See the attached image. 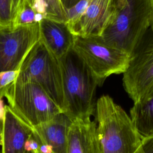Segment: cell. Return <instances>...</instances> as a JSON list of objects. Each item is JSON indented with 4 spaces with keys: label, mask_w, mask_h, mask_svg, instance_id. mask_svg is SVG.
<instances>
[{
    "label": "cell",
    "mask_w": 153,
    "mask_h": 153,
    "mask_svg": "<svg viewBox=\"0 0 153 153\" xmlns=\"http://www.w3.org/2000/svg\"><path fill=\"white\" fill-rule=\"evenodd\" d=\"M5 97L13 112L33 128L53 120L62 110L36 82L16 79Z\"/></svg>",
    "instance_id": "5b68a950"
},
{
    "label": "cell",
    "mask_w": 153,
    "mask_h": 153,
    "mask_svg": "<svg viewBox=\"0 0 153 153\" xmlns=\"http://www.w3.org/2000/svg\"><path fill=\"white\" fill-rule=\"evenodd\" d=\"M142 153H153V135L143 137Z\"/></svg>",
    "instance_id": "d6986e66"
},
{
    "label": "cell",
    "mask_w": 153,
    "mask_h": 153,
    "mask_svg": "<svg viewBox=\"0 0 153 153\" xmlns=\"http://www.w3.org/2000/svg\"><path fill=\"white\" fill-rule=\"evenodd\" d=\"M72 50L87 67L98 86H102L111 75L123 74L131 57L128 53L108 44L100 36H76Z\"/></svg>",
    "instance_id": "8992f818"
},
{
    "label": "cell",
    "mask_w": 153,
    "mask_h": 153,
    "mask_svg": "<svg viewBox=\"0 0 153 153\" xmlns=\"http://www.w3.org/2000/svg\"><path fill=\"white\" fill-rule=\"evenodd\" d=\"M123 84L133 104L145 102L153 96V29L151 27L131 55Z\"/></svg>",
    "instance_id": "52a82bcc"
},
{
    "label": "cell",
    "mask_w": 153,
    "mask_h": 153,
    "mask_svg": "<svg viewBox=\"0 0 153 153\" xmlns=\"http://www.w3.org/2000/svg\"><path fill=\"white\" fill-rule=\"evenodd\" d=\"M112 3V0H91L71 32L79 36H100L109 20Z\"/></svg>",
    "instance_id": "8fae6325"
},
{
    "label": "cell",
    "mask_w": 153,
    "mask_h": 153,
    "mask_svg": "<svg viewBox=\"0 0 153 153\" xmlns=\"http://www.w3.org/2000/svg\"><path fill=\"white\" fill-rule=\"evenodd\" d=\"M25 148L26 151H32L39 148V144L32 134L26 141Z\"/></svg>",
    "instance_id": "ffe728a7"
},
{
    "label": "cell",
    "mask_w": 153,
    "mask_h": 153,
    "mask_svg": "<svg viewBox=\"0 0 153 153\" xmlns=\"http://www.w3.org/2000/svg\"><path fill=\"white\" fill-rule=\"evenodd\" d=\"M16 79L38 84L65 113L66 103L61 60L40 39L23 62Z\"/></svg>",
    "instance_id": "277c9868"
},
{
    "label": "cell",
    "mask_w": 153,
    "mask_h": 153,
    "mask_svg": "<svg viewBox=\"0 0 153 153\" xmlns=\"http://www.w3.org/2000/svg\"><path fill=\"white\" fill-rule=\"evenodd\" d=\"M32 151L33 153H53L50 146L42 143H39V148Z\"/></svg>",
    "instance_id": "44dd1931"
},
{
    "label": "cell",
    "mask_w": 153,
    "mask_h": 153,
    "mask_svg": "<svg viewBox=\"0 0 153 153\" xmlns=\"http://www.w3.org/2000/svg\"><path fill=\"white\" fill-rule=\"evenodd\" d=\"M26 153H33L32 151H26Z\"/></svg>",
    "instance_id": "484cf974"
},
{
    "label": "cell",
    "mask_w": 153,
    "mask_h": 153,
    "mask_svg": "<svg viewBox=\"0 0 153 153\" xmlns=\"http://www.w3.org/2000/svg\"><path fill=\"white\" fill-rule=\"evenodd\" d=\"M42 17L38 14L25 1V3L17 16L13 26L39 23Z\"/></svg>",
    "instance_id": "e0dca14e"
},
{
    "label": "cell",
    "mask_w": 153,
    "mask_h": 153,
    "mask_svg": "<svg viewBox=\"0 0 153 153\" xmlns=\"http://www.w3.org/2000/svg\"><path fill=\"white\" fill-rule=\"evenodd\" d=\"M149 0H112L111 15L100 37L130 56L150 27Z\"/></svg>",
    "instance_id": "7a4b0ae2"
},
{
    "label": "cell",
    "mask_w": 153,
    "mask_h": 153,
    "mask_svg": "<svg viewBox=\"0 0 153 153\" xmlns=\"http://www.w3.org/2000/svg\"><path fill=\"white\" fill-rule=\"evenodd\" d=\"M150 6V27L153 29V0H149Z\"/></svg>",
    "instance_id": "603a6c76"
},
{
    "label": "cell",
    "mask_w": 153,
    "mask_h": 153,
    "mask_svg": "<svg viewBox=\"0 0 153 153\" xmlns=\"http://www.w3.org/2000/svg\"><path fill=\"white\" fill-rule=\"evenodd\" d=\"M130 117L143 137L153 135V96L145 102L133 104Z\"/></svg>",
    "instance_id": "5bb4252c"
},
{
    "label": "cell",
    "mask_w": 153,
    "mask_h": 153,
    "mask_svg": "<svg viewBox=\"0 0 153 153\" xmlns=\"http://www.w3.org/2000/svg\"><path fill=\"white\" fill-rule=\"evenodd\" d=\"M33 133L32 127L5 105L1 135V153H26L25 143Z\"/></svg>",
    "instance_id": "9c48e42d"
},
{
    "label": "cell",
    "mask_w": 153,
    "mask_h": 153,
    "mask_svg": "<svg viewBox=\"0 0 153 153\" xmlns=\"http://www.w3.org/2000/svg\"><path fill=\"white\" fill-rule=\"evenodd\" d=\"M94 115L101 153H142L143 137L111 97L103 95L97 100Z\"/></svg>",
    "instance_id": "6da1fadb"
},
{
    "label": "cell",
    "mask_w": 153,
    "mask_h": 153,
    "mask_svg": "<svg viewBox=\"0 0 153 153\" xmlns=\"http://www.w3.org/2000/svg\"><path fill=\"white\" fill-rule=\"evenodd\" d=\"M60 60L66 103L64 114L72 120L91 117L96 110V81L73 50Z\"/></svg>",
    "instance_id": "3957f363"
},
{
    "label": "cell",
    "mask_w": 153,
    "mask_h": 153,
    "mask_svg": "<svg viewBox=\"0 0 153 153\" xmlns=\"http://www.w3.org/2000/svg\"><path fill=\"white\" fill-rule=\"evenodd\" d=\"M72 120L64 113L32 128V135L40 143L50 146L53 153H67V136Z\"/></svg>",
    "instance_id": "4fadbf2b"
},
{
    "label": "cell",
    "mask_w": 153,
    "mask_h": 153,
    "mask_svg": "<svg viewBox=\"0 0 153 153\" xmlns=\"http://www.w3.org/2000/svg\"><path fill=\"white\" fill-rule=\"evenodd\" d=\"M39 26L40 40L56 57L61 59L73 49L76 36L65 22L44 19Z\"/></svg>",
    "instance_id": "7c38bea8"
},
{
    "label": "cell",
    "mask_w": 153,
    "mask_h": 153,
    "mask_svg": "<svg viewBox=\"0 0 153 153\" xmlns=\"http://www.w3.org/2000/svg\"><path fill=\"white\" fill-rule=\"evenodd\" d=\"M2 120H0V146H1V135L2 132ZM1 153V151H0Z\"/></svg>",
    "instance_id": "d4e9b609"
},
{
    "label": "cell",
    "mask_w": 153,
    "mask_h": 153,
    "mask_svg": "<svg viewBox=\"0 0 153 153\" xmlns=\"http://www.w3.org/2000/svg\"><path fill=\"white\" fill-rule=\"evenodd\" d=\"M60 1L64 8H65L66 12L68 10L72 8L79 1V0H60Z\"/></svg>",
    "instance_id": "7402d4cb"
},
{
    "label": "cell",
    "mask_w": 153,
    "mask_h": 153,
    "mask_svg": "<svg viewBox=\"0 0 153 153\" xmlns=\"http://www.w3.org/2000/svg\"><path fill=\"white\" fill-rule=\"evenodd\" d=\"M43 19L67 22V12L60 0H25Z\"/></svg>",
    "instance_id": "9a60e30c"
},
{
    "label": "cell",
    "mask_w": 153,
    "mask_h": 153,
    "mask_svg": "<svg viewBox=\"0 0 153 153\" xmlns=\"http://www.w3.org/2000/svg\"><path fill=\"white\" fill-rule=\"evenodd\" d=\"M5 112V105L2 99L0 98V120H3Z\"/></svg>",
    "instance_id": "cb8c5ba5"
},
{
    "label": "cell",
    "mask_w": 153,
    "mask_h": 153,
    "mask_svg": "<svg viewBox=\"0 0 153 153\" xmlns=\"http://www.w3.org/2000/svg\"><path fill=\"white\" fill-rule=\"evenodd\" d=\"M20 70L0 72V98L5 97L8 87L16 79Z\"/></svg>",
    "instance_id": "ac0fdd59"
},
{
    "label": "cell",
    "mask_w": 153,
    "mask_h": 153,
    "mask_svg": "<svg viewBox=\"0 0 153 153\" xmlns=\"http://www.w3.org/2000/svg\"><path fill=\"white\" fill-rule=\"evenodd\" d=\"M40 36L39 22L16 26L0 25V72L20 70Z\"/></svg>",
    "instance_id": "ba28073f"
},
{
    "label": "cell",
    "mask_w": 153,
    "mask_h": 153,
    "mask_svg": "<svg viewBox=\"0 0 153 153\" xmlns=\"http://www.w3.org/2000/svg\"><path fill=\"white\" fill-rule=\"evenodd\" d=\"M67 153H101L95 120L91 117L72 120L67 136Z\"/></svg>",
    "instance_id": "30bf717a"
},
{
    "label": "cell",
    "mask_w": 153,
    "mask_h": 153,
    "mask_svg": "<svg viewBox=\"0 0 153 153\" xmlns=\"http://www.w3.org/2000/svg\"><path fill=\"white\" fill-rule=\"evenodd\" d=\"M25 0H0V25L13 26Z\"/></svg>",
    "instance_id": "2e32d148"
}]
</instances>
